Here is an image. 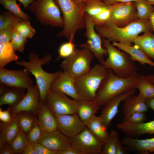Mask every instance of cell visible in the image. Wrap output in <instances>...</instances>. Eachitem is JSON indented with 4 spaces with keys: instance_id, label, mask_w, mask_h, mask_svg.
<instances>
[{
    "instance_id": "obj_1",
    "label": "cell",
    "mask_w": 154,
    "mask_h": 154,
    "mask_svg": "<svg viewBox=\"0 0 154 154\" xmlns=\"http://www.w3.org/2000/svg\"><path fill=\"white\" fill-rule=\"evenodd\" d=\"M107 69V75L102 82L94 100L100 107L115 96L136 89L140 75L137 73L128 78H121L112 70Z\"/></svg>"
},
{
    "instance_id": "obj_2",
    "label": "cell",
    "mask_w": 154,
    "mask_h": 154,
    "mask_svg": "<svg viewBox=\"0 0 154 154\" xmlns=\"http://www.w3.org/2000/svg\"><path fill=\"white\" fill-rule=\"evenodd\" d=\"M28 57L29 61L21 59V61H15V63L23 67L34 76L39 90L41 101H45L52 83L58 76L61 71L49 73L43 69L42 65L49 64L52 60V56L49 54L40 58L38 54L31 52Z\"/></svg>"
},
{
    "instance_id": "obj_3",
    "label": "cell",
    "mask_w": 154,
    "mask_h": 154,
    "mask_svg": "<svg viewBox=\"0 0 154 154\" xmlns=\"http://www.w3.org/2000/svg\"><path fill=\"white\" fill-rule=\"evenodd\" d=\"M95 28L102 38L130 45L140 33L153 31L149 19H138L123 27L95 25Z\"/></svg>"
},
{
    "instance_id": "obj_4",
    "label": "cell",
    "mask_w": 154,
    "mask_h": 154,
    "mask_svg": "<svg viewBox=\"0 0 154 154\" xmlns=\"http://www.w3.org/2000/svg\"><path fill=\"white\" fill-rule=\"evenodd\" d=\"M54 1L62 13L64 22L62 29L57 36L74 40L76 32L85 28L84 4H78L73 0Z\"/></svg>"
},
{
    "instance_id": "obj_5",
    "label": "cell",
    "mask_w": 154,
    "mask_h": 154,
    "mask_svg": "<svg viewBox=\"0 0 154 154\" xmlns=\"http://www.w3.org/2000/svg\"><path fill=\"white\" fill-rule=\"evenodd\" d=\"M102 41L108 56L100 63L105 68L112 70L116 75L123 78H128L138 73L135 62L130 56L121 52L109 41L102 38Z\"/></svg>"
},
{
    "instance_id": "obj_6",
    "label": "cell",
    "mask_w": 154,
    "mask_h": 154,
    "mask_svg": "<svg viewBox=\"0 0 154 154\" xmlns=\"http://www.w3.org/2000/svg\"><path fill=\"white\" fill-rule=\"evenodd\" d=\"M108 69L96 64L83 76L75 79V86L80 99L94 100L102 82L107 76Z\"/></svg>"
},
{
    "instance_id": "obj_7",
    "label": "cell",
    "mask_w": 154,
    "mask_h": 154,
    "mask_svg": "<svg viewBox=\"0 0 154 154\" xmlns=\"http://www.w3.org/2000/svg\"><path fill=\"white\" fill-rule=\"evenodd\" d=\"M28 8L41 25L63 27L61 11L54 0H36Z\"/></svg>"
},
{
    "instance_id": "obj_8",
    "label": "cell",
    "mask_w": 154,
    "mask_h": 154,
    "mask_svg": "<svg viewBox=\"0 0 154 154\" xmlns=\"http://www.w3.org/2000/svg\"><path fill=\"white\" fill-rule=\"evenodd\" d=\"M94 57L93 54L88 50L76 48L73 54L65 58L60 66L63 71L75 79L90 70L91 62Z\"/></svg>"
},
{
    "instance_id": "obj_9",
    "label": "cell",
    "mask_w": 154,
    "mask_h": 154,
    "mask_svg": "<svg viewBox=\"0 0 154 154\" xmlns=\"http://www.w3.org/2000/svg\"><path fill=\"white\" fill-rule=\"evenodd\" d=\"M84 18L86 29L85 36L87 40L80 44V46L88 50L100 63L105 60L104 56L107 54V50L102 46V38L95 31V25L91 18L85 13Z\"/></svg>"
},
{
    "instance_id": "obj_10",
    "label": "cell",
    "mask_w": 154,
    "mask_h": 154,
    "mask_svg": "<svg viewBox=\"0 0 154 154\" xmlns=\"http://www.w3.org/2000/svg\"><path fill=\"white\" fill-rule=\"evenodd\" d=\"M45 101L55 116L77 114L78 101L63 93L50 90Z\"/></svg>"
},
{
    "instance_id": "obj_11",
    "label": "cell",
    "mask_w": 154,
    "mask_h": 154,
    "mask_svg": "<svg viewBox=\"0 0 154 154\" xmlns=\"http://www.w3.org/2000/svg\"><path fill=\"white\" fill-rule=\"evenodd\" d=\"M138 19L135 2L120 3L112 5L111 16L104 25L123 27Z\"/></svg>"
},
{
    "instance_id": "obj_12",
    "label": "cell",
    "mask_w": 154,
    "mask_h": 154,
    "mask_svg": "<svg viewBox=\"0 0 154 154\" xmlns=\"http://www.w3.org/2000/svg\"><path fill=\"white\" fill-rule=\"evenodd\" d=\"M31 74L25 69L10 70L0 67V83L9 88L27 90L34 85Z\"/></svg>"
},
{
    "instance_id": "obj_13",
    "label": "cell",
    "mask_w": 154,
    "mask_h": 154,
    "mask_svg": "<svg viewBox=\"0 0 154 154\" xmlns=\"http://www.w3.org/2000/svg\"><path fill=\"white\" fill-rule=\"evenodd\" d=\"M69 138L72 147L80 154H102L103 144L87 127L79 134Z\"/></svg>"
},
{
    "instance_id": "obj_14",
    "label": "cell",
    "mask_w": 154,
    "mask_h": 154,
    "mask_svg": "<svg viewBox=\"0 0 154 154\" xmlns=\"http://www.w3.org/2000/svg\"><path fill=\"white\" fill-rule=\"evenodd\" d=\"M27 90L22 100L16 106L10 108L13 114L26 112L34 115L38 114L41 103L38 86L36 83Z\"/></svg>"
},
{
    "instance_id": "obj_15",
    "label": "cell",
    "mask_w": 154,
    "mask_h": 154,
    "mask_svg": "<svg viewBox=\"0 0 154 154\" xmlns=\"http://www.w3.org/2000/svg\"><path fill=\"white\" fill-rule=\"evenodd\" d=\"M55 117L58 129L69 138L79 134L86 127L77 114L59 115Z\"/></svg>"
},
{
    "instance_id": "obj_16",
    "label": "cell",
    "mask_w": 154,
    "mask_h": 154,
    "mask_svg": "<svg viewBox=\"0 0 154 154\" xmlns=\"http://www.w3.org/2000/svg\"><path fill=\"white\" fill-rule=\"evenodd\" d=\"M38 143L58 152L72 147L69 137L58 129L50 132L42 131Z\"/></svg>"
},
{
    "instance_id": "obj_17",
    "label": "cell",
    "mask_w": 154,
    "mask_h": 154,
    "mask_svg": "<svg viewBox=\"0 0 154 154\" xmlns=\"http://www.w3.org/2000/svg\"><path fill=\"white\" fill-rule=\"evenodd\" d=\"M50 90L62 92L77 101L80 100L75 87V79L65 71H60L52 83Z\"/></svg>"
},
{
    "instance_id": "obj_18",
    "label": "cell",
    "mask_w": 154,
    "mask_h": 154,
    "mask_svg": "<svg viewBox=\"0 0 154 154\" xmlns=\"http://www.w3.org/2000/svg\"><path fill=\"white\" fill-rule=\"evenodd\" d=\"M136 89L122 94L113 98L103 106L99 116L108 129L112 121L119 112L120 104L127 98L135 94Z\"/></svg>"
},
{
    "instance_id": "obj_19",
    "label": "cell",
    "mask_w": 154,
    "mask_h": 154,
    "mask_svg": "<svg viewBox=\"0 0 154 154\" xmlns=\"http://www.w3.org/2000/svg\"><path fill=\"white\" fill-rule=\"evenodd\" d=\"M146 100L139 93L132 95L125 99L123 106L122 122L126 121L134 113L148 111L149 108L146 104Z\"/></svg>"
},
{
    "instance_id": "obj_20",
    "label": "cell",
    "mask_w": 154,
    "mask_h": 154,
    "mask_svg": "<svg viewBox=\"0 0 154 154\" xmlns=\"http://www.w3.org/2000/svg\"><path fill=\"white\" fill-rule=\"evenodd\" d=\"M117 127L127 136L131 137H138L145 134H154V120L139 124L122 121L117 124Z\"/></svg>"
},
{
    "instance_id": "obj_21",
    "label": "cell",
    "mask_w": 154,
    "mask_h": 154,
    "mask_svg": "<svg viewBox=\"0 0 154 154\" xmlns=\"http://www.w3.org/2000/svg\"><path fill=\"white\" fill-rule=\"evenodd\" d=\"M38 115L37 121L42 131L50 132L58 129L56 117L45 101H41Z\"/></svg>"
},
{
    "instance_id": "obj_22",
    "label": "cell",
    "mask_w": 154,
    "mask_h": 154,
    "mask_svg": "<svg viewBox=\"0 0 154 154\" xmlns=\"http://www.w3.org/2000/svg\"><path fill=\"white\" fill-rule=\"evenodd\" d=\"M13 114V118L11 121L7 123L2 122L0 123V149L10 143L20 130L17 114Z\"/></svg>"
},
{
    "instance_id": "obj_23",
    "label": "cell",
    "mask_w": 154,
    "mask_h": 154,
    "mask_svg": "<svg viewBox=\"0 0 154 154\" xmlns=\"http://www.w3.org/2000/svg\"><path fill=\"white\" fill-rule=\"evenodd\" d=\"M113 46L128 54L131 59L137 61L142 65L147 64L154 67V62L139 48L131 45L120 42H112Z\"/></svg>"
},
{
    "instance_id": "obj_24",
    "label": "cell",
    "mask_w": 154,
    "mask_h": 154,
    "mask_svg": "<svg viewBox=\"0 0 154 154\" xmlns=\"http://www.w3.org/2000/svg\"><path fill=\"white\" fill-rule=\"evenodd\" d=\"M121 142L123 145L141 153L154 154V138L140 139L127 136L124 138Z\"/></svg>"
},
{
    "instance_id": "obj_25",
    "label": "cell",
    "mask_w": 154,
    "mask_h": 154,
    "mask_svg": "<svg viewBox=\"0 0 154 154\" xmlns=\"http://www.w3.org/2000/svg\"><path fill=\"white\" fill-rule=\"evenodd\" d=\"M78 102L77 114L86 125L96 115L101 107L94 101H90L80 99Z\"/></svg>"
},
{
    "instance_id": "obj_26",
    "label": "cell",
    "mask_w": 154,
    "mask_h": 154,
    "mask_svg": "<svg viewBox=\"0 0 154 154\" xmlns=\"http://www.w3.org/2000/svg\"><path fill=\"white\" fill-rule=\"evenodd\" d=\"M133 43L149 58L154 60V34L153 32L145 33L141 36H138Z\"/></svg>"
},
{
    "instance_id": "obj_27",
    "label": "cell",
    "mask_w": 154,
    "mask_h": 154,
    "mask_svg": "<svg viewBox=\"0 0 154 154\" xmlns=\"http://www.w3.org/2000/svg\"><path fill=\"white\" fill-rule=\"evenodd\" d=\"M24 90L7 87L0 94V106L5 105L13 107L18 104L25 96Z\"/></svg>"
},
{
    "instance_id": "obj_28",
    "label": "cell",
    "mask_w": 154,
    "mask_h": 154,
    "mask_svg": "<svg viewBox=\"0 0 154 154\" xmlns=\"http://www.w3.org/2000/svg\"><path fill=\"white\" fill-rule=\"evenodd\" d=\"M86 126L103 145L108 137L109 133L108 129L103 124L99 116L95 115Z\"/></svg>"
},
{
    "instance_id": "obj_29",
    "label": "cell",
    "mask_w": 154,
    "mask_h": 154,
    "mask_svg": "<svg viewBox=\"0 0 154 154\" xmlns=\"http://www.w3.org/2000/svg\"><path fill=\"white\" fill-rule=\"evenodd\" d=\"M15 52L11 41L0 42V67H4L11 62L18 60L19 57Z\"/></svg>"
},
{
    "instance_id": "obj_30",
    "label": "cell",
    "mask_w": 154,
    "mask_h": 154,
    "mask_svg": "<svg viewBox=\"0 0 154 154\" xmlns=\"http://www.w3.org/2000/svg\"><path fill=\"white\" fill-rule=\"evenodd\" d=\"M137 88L146 100L154 97V84L148 79L146 76L140 75Z\"/></svg>"
},
{
    "instance_id": "obj_31",
    "label": "cell",
    "mask_w": 154,
    "mask_h": 154,
    "mask_svg": "<svg viewBox=\"0 0 154 154\" xmlns=\"http://www.w3.org/2000/svg\"><path fill=\"white\" fill-rule=\"evenodd\" d=\"M109 5L102 0H88L84 3V11L92 17L107 8Z\"/></svg>"
},
{
    "instance_id": "obj_32",
    "label": "cell",
    "mask_w": 154,
    "mask_h": 154,
    "mask_svg": "<svg viewBox=\"0 0 154 154\" xmlns=\"http://www.w3.org/2000/svg\"><path fill=\"white\" fill-rule=\"evenodd\" d=\"M25 133L21 128L16 137L9 145L14 153H22L29 144Z\"/></svg>"
},
{
    "instance_id": "obj_33",
    "label": "cell",
    "mask_w": 154,
    "mask_h": 154,
    "mask_svg": "<svg viewBox=\"0 0 154 154\" xmlns=\"http://www.w3.org/2000/svg\"><path fill=\"white\" fill-rule=\"evenodd\" d=\"M0 3L5 9L23 20L30 21L31 20V17L21 9L20 4H17L16 0H0Z\"/></svg>"
},
{
    "instance_id": "obj_34",
    "label": "cell",
    "mask_w": 154,
    "mask_h": 154,
    "mask_svg": "<svg viewBox=\"0 0 154 154\" xmlns=\"http://www.w3.org/2000/svg\"><path fill=\"white\" fill-rule=\"evenodd\" d=\"M23 20L21 18L9 11L3 12L0 15V30L14 28L16 25Z\"/></svg>"
},
{
    "instance_id": "obj_35",
    "label": "cell",
    "mask_w": 154,
    "mask_h": 154,
    "mask_svg": "<svg viewBox=\"0 0 154 154\" xmlns=\"http://www.w3.org/2000/svg\"><path fill=\"white\" fill-rule=\"evenodd\" d=\"M120 141L118 132L114 130L109 133L108 137L103 145L102 153L103 154H116L117 144Z\"/></svg>"
},
{
    "instance_id": "obj_36",
    "label": "cell",
    "mask_w": 154,
    "mask_h": 154,
    "mask_svg": "<svg viewBox=\"0 0 154 154\" xmlns=\"http://www.w3.org/2000/svg\"><path fill=\"white\" fill-rule=\"evenodd\" d=\"M139 19L146 20L154 10V7L146 0H137L135 2Z\"/></svg>"
},
{
    "instance_id": "obj_37",
    "label": "cell",
    "mask_w": 154,
    "mask_h": 154,
    "mask_svg": "<svg viewBox=\"0 0 154 154\" xmlns=\"http://www.w3.org/2000/svg\"><path fill=\"white\" fill-rule=\"evenodd\" d=\"M30 22L23 20L17 24L14 28L15 31L22 36L31 39L36 34V31Z\"/></svg>"
},
{
    "instance_id": "obj_38",
    "label": "cell",
    "mask_w": 154,
    "mask_h": 154,
    "mask_svg": "<svg viewBox=\"0 0 154 154\" xmlns=\"http://www.w3.org/2000/svg\"><path fill=\"white\" fill-rule=\"evenodd\" d=\"M31 114L26 112H22L17 114L20 127L25 133L29 131L36 120Z\"/></svg>"
},
{
    "instance_id": "obj_39",
    "label": "cell",
    "mask_w": 154,
    "mask_h": 154,
    "mask_svg": "<svg viewBox=\"0 0 154 154\" xmlns=\"http://www.w3.org/2000/svg\"><path fill=\"white\" fill-rule=\"evenodd\" d=\"M74 40L70 39L68 42L63 43L60 46L58 50V56L56 60L60 58L65 59L73 54L76 46Z\"/></svg>"
},
{
    "instance_id": "obj_40",
    "label": "cell",
    "mask_w": 154,
    "mask_h": 154,
    "mask_svg": "<svg viewBox=\"0 0 154 154\" xmlns=\"http://www.w3.org/2000/svg\"><path fill=\"white\" fill-rule=\"evenodd\" d=\"M112 9V5L97 15L90 17L95 25H105L108 22L111 16Z\"/></svg>"
},
{
    "instance_id": "obj_41",
    "label": "cell",
    "mask_w": 154,
    "mask_h": 154,
    "mask_svg": "<svg viewBox=\"0 0 154 154\" xmlns=\"http://www.w3.org/2000/svg\"><path fill=\"white\" fill-rule=\"evenodd\" d=\"M42 131L36 120L27 135L29 143L34 145L38 143L42 136Z\"/></svg>"
},
{
    "instance_id": "obj_42",
    "label": "cell",
    "mask_w": 154,
    "mask_h": 154,
    "mask_svg": "<svg viewBox=\"0 0 154 154\" xmlns=\"http://www.w3.org/2000/svg\"><path fill=\"white\" fill-rule=\"evenodd\" d=\"M28 41V38L23 37L16 31H15L11 41L15 51L23 52L25 49V44Z\"/></svg>"
},
{
    "instance_id": "obj_43",
    "label": "cell",
    "mask_w": 154,
    "mask_h": 154,
    "mask_svg": "<svg viewBox=\"0 0 154 154\" xmlns=\"http://www.w3.org/2000/svg\"><path fill=\"white\" fill-rule=\"evenodd\" d=\"M145 112H137L131 115L125 122L131 124H139L144 122L146 119Z\"/></svg>"
},
{
    "instance_id": "obj_44",
    "label": "cell",
    "mask_w": 154,
    "mask_h": 154,
    "mask_svg": "<svg viewBox=\"0 0 154 154\" xmlns=\"http://www.w3.org/2000/svg\"><path fill=\"white\" fill-rule=\"evenodd\" d=\"M15 31L14 28H8L0 30V42L10 41Z\"/></svg>"
},
{
    "instance_id": "obj_45",
    "label": "cell",
    "mask_w": 154,
    "mask_h": 154,
    "mask_svg": "<svg viewBox=\"0 0 154 154\" xmlns=\"http://www.w3.org/2000/svg\"><path fill=\"white\" fill-rule=\"evenodd\" d=\"M36 154H58L56 151L51 150L40 143L33 145Z\"/></svg>"
},
{
    "instance_id": "obj_46",
    "label": "cell",
    "mask_w": 154,
    "mask_h": 154,
    "mask_svg": "<svg viewBox=\"0 0 154 154\" xmlns=\"http://www.w3.org/2000/svg\"><path fill=\"white\" fill-rule=\"evenodd\" d=\"M10 108L3 111L0 108V120L2 122L7 123L11 121L13 119V115L11 114Z\"/></svg>"
},
{
    "instance_id": "obj_47",
    "label": "cell",
    "mask_w": 154,
    "mask_h": 154,
    "mask_svg": "<svg viewBox=\"0 0 154 154\" xmlns=\"http://www.w3.org/2000/svg\"><path fill=\"white\" fill-rule=\"evenodd\" d=\"M106 4L109 5L123 3H127L131 2H135L137 0H102Z\"/></svg>"
},
{
    "instance_id": "obj_48",
    "label": "cell",
    "mask_w": 154,
    "mask_h": 154,
    "mask_svg": "<svg viewBox=\"0 0 154 154\" xmlns=\"http://www.w3.org/2000/svg\"><path fill=\"white\" fill-rule=\"evenodd\" d=\"M23 154H36L33 145L29 143L22 153Z\"/></svg>"
},
{
    "instance_id": "obj_49",
    "label": "cell",
    "mask_w": 154,
    "mask_h": 154,
    "mask_svg": "<svg viewBox=\"0 0 154 154\" xmlns=\"http://www.w3.org/2000/svg\"><path fill=\"white\" fill-rule=\"evenodd\" d=\"M58 154H80L79 153L72 147L66 149L58 152Z\"/></svg>"
},
{
    "instance_id": "obj_50",
    "label": "cell",
    "mask_w": 154,
    "mask_h": 154,
    "mask_svg": "<svg viewBox=\"0 0 154 154\" xmlns=\"http://www.w3.org/2000/svg\"><path fill=\"white\" fill-rule=\"evenodd\" d=\"M0 154H14L11 149L9 144L4 145L0 149Z\"/></svg>"
},
{
    "instance_id": "obj_51",
    "label": "cell",
    "mask_w": 154,
    "mask_h": 154,
    "mask_svg": "<svg viewBox=\"0 0 154 154\" xmlns=\"http://www.w3.org/2000/svg\"><path fill=\"white\" fill-rule=\"evenodd\" d=\"M126 153L125 149L121 141H119L117 143L116 147V154H125Z\"/></svg>"
},
{
    "instance_id": "obj_52",
    "label": "cell",
    "mask_w": 154,
    "mask_h": 154,
    "mask_svg": "<svg viewBox=\"0 0 154 154\" xmlns=\"http://www.w3.org/2000/svg\"><path fill=\"white\" fill-rule=\"evenodd\" d=\"M23 5L25 9H27L29 6L33 3L34 0H17Z\"/></svg>"
},
{
    "instance_id": "obj_53",
    "label": "cell",
    "mask_w": 154,
    "mask_h": 154,
    "mask_svg": "<svg viewBox=\"0 0 154 154\" xmlns=\"http://www.w3.org/2000/svg\"><path fill=\"white\" fill-rule=\"evenodd\" d=\"M146 103L148 107L154 112V97L147 100Z\"/></svg>"
},
{
    "instance_id": "obj_54",
    "label": "cell",
    "mask_w": 154,
    "mask_h": 154,
    "mask_svg": "<svg viewBox=\"0 0 154 154\" xmlns=\"http://www.w3.org/2000/svg\"><path fill=\"white\" fill-rule=\"evenodd\" d=\"M149 19L153 31H154V10L149 17Z\"/></svg>"
},
{
    "instance_id": "obj_55",
    "label": "cell",
    "mask_w": 154,
    "mask_h": 154,
    "mask_svg": "<svg viewBox=\"0 0 154 154\" xmlns=\"http://www.w3.org/2000/svg\"><path fill=\"white\" fill-rule=\"evenodd\" d=\"M146 76L148 79L154 84V74H148Z\"/></svg>"
},
{
    "instance_id": "obj_56",
    "label": "cell",
    "mask_w": 154,
    "mask_h": 154,
    "mask_svg": "<svg viewBox=\"0 0 154 154\" xmlns=\"http://www.w3.org/2000/svg\"><path fill=\"white\" fill-rule=\"evenodd\" d=\"M76 3L80 4H83L88 0H73Z\"/></svg>"
},
{
    "instance_id": "obj_57",
    "label": "cell",
    "mask_w": 154,
    "mask_h": 154,
    "mask_svg": "<svg viewBox=\"0 0 154 154\" xmlns=\"http://www.w3.org/2000/svg\"><path fill=\"white\" fill-rule=\"evenodd\" d=\"M149 3L153 5H154V0H146Z\"/></svg>"
}]
</instances>
